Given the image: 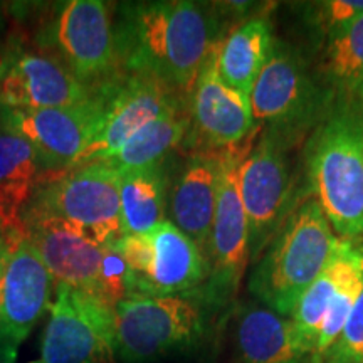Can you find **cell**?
<instances>
[{"instance_id": "1", "label": "cell", "mask_w": 363, "mask_h": 363, "mask_svg": "<svg viewBox=\"0 0 363 363\" xmlns=\"http://www.w3.org/2000/svg\"><path fill=\"white\" fill-rule=\"evenodd\" d=\"M115 35L123 72L143 74L190 98L222 35L214 4L192 0L126 2L115 7Z\"/></svg>"}, {"instance_id": "2", "label": "cell", "mask_w": 363, "mask_h": 363, "mask_svg": "<svg viewBox=\"0 0 363 363\" xmlns=\"http://www.w3.org/2000/svg\"><path fill=\"white\" fill-rule=\"evenodd\" d=\"M315 199L340 239L363 235V101L335 99L308 143Z\"/></svg>"}, {"instance_id": "3", "label": "cell", "mask_w": 363, "mask_h": 363, "mask_svg": "<svg viewBox=\"0 0 363 363\" xmlns=\"http://www.w3.org/2000/svg\"><path fill=\"white\" fill-rule=\"evenodd\" d=\"M338 240L320 202L310 199L276 229L254 266L249 291L278 315L291 316L299 299L330 262Z\"/></svg>"}, {"instance_id": "4", "label": "cell", "mask_w": 363, "mask_h": 363, "mask_svg": "<svg viewBox=\"0 0 363 363\" xmlns=\"http://www.w3.org/2000/svg\"><path fill=\"white\" fill-rule=\"evenodd\" d=\"M115 9L101 0H69L40 21L30 43L96 94L123 78L115 35Z\"/></svg>"}, {"instance_id": "5", "label": "cell", "mask_w": 363, "mask_h": 363, "mask_svg": "<svg viewBox=\"0 0 363 363\" xmlns=\"http://www.w3.org/2000/svg\"><path fill=\"white\" fill-rule=\"evenodd\" d=\"M24 217H49L79 227L96 242L123 238L120 175L103 162L44 172L24 208Z\"/></svg>"}, {"instance_id": "6", "label": "cell", "mask_w": 363, "mask_h": 363, "mask_svg": "<svg viewBox=\"0 0 363 363\" xmlns=\"http://www.w3.org/2000/svg\"><path fill=\"white\" fill-rule=\"evenodd\" d=\"M116 355L123 363H152L187 350L206 333V303L187 296H126L115 308Z\"/></svg>"}, {"instance_id": "7", "label": "cell", "mask_w": 363, "mask_h": 363, "mask_svg": "<svg viewBox=\"0 0 363 363\" xmlns=\"http://www.w3.org/2000/svg\"><path fill=\"white\" fill-rule=\"evenodd\" d=\"M118 247L128 264L126 296H187L208 278L206 254L172 220L147 234L123 235Z\"/></svg>"}, {"instance_id": "8", "label": "cell", "mask_w": 363, "mask_h": 363, "mask_svg": "<svg viewBox=\"0 0 363 363\" xmlns=\"http://www.w3.org/2000/svg\"><path fill=\"white\" fill-rule=\"evenodd\" d=\"M335 99L308 72L306 62L296 49L274 39L271 54L257 76L249 103L257 126L284 136L321 118Z\"/></svg>"}, {"instance_id": "9", "label": "cell", "mask_w": 363, "mask_h": 363, "mask_svg": "<svg viewBox=\"0 0 363 363\" xmlns=\"http://www.w3.org/2000/svg\"><path fill=\"white\" fill-rule=\"evenodd\" d=\"M40 345L43 363H115V308L89 293L56 283Z\"/></svg>"}, {"instance_id": "10", "label": "cell", "mask_w": 363, "mask_h": 363, "mask_svg": "<svg viewBox=\"0 0 363 363\" xmlns=\"http://www.w3.org/2000/svg\"><path fill=\"white\" fill-rule=\"evenodd\" d=\"M254 135L238 148L227 150L222 160L219 199L208 240V278L197 294L206 306H222L238 293L251 257L249 222L238 187L239 163L251 148Z\"/></svg>"}, {"instance_id": "11", "label": "cell", "mask_w": 363, "mask_h": 363, "mask_svg": "<svg viewBox=\"0 0 363 363\" xmlns=\"http://www.w3.org/2000/svg\"><path fill=\"white\" fill-rule=\"evenodd\" d=\"M106 94L72 106L12 110L0 108V130L9 131L38 152L44 172H62L78 160L103 128Z\"/></svg>"}, {"instance_id": "12", "label": "cell", "mask_w": 363, "mask_h": 363, "mask_svg": "<svg viewBox=\"0 0 363 363\" xmlns=\"http://www.w3.org/2000/svg\"><path fill=\"white\" fill-rule=\"evenodd\" d=\"M96 93L26 34L9 35L0 49V108L40 110L89 101Z\"/></svg>"}, {"instance_id": "13", "label": "cell", "mask_w": 363, "mask_h": 363, "mask_svg": "<svg viewBox=\"0 0 363 363\" xmlns=\"http://www.w3.org/2000/svg\"><path fill=\"white\" fill-rule=\"evenodd\" d=\"M284 136L266 131L239 163L238 187L249 222L251 257L259 256L279 220L291 192V170L284 153Z\"/></svg>"}, {"instance_id": "14", "label": "cell", "mask_w": 363, "mask_h": 363, "mask_svg": "<svg viewBox=\"0 0 363 363\" xmlns=\"http://www.w3.org/2000/svg\"><path fill=\"white\" fill-rule=\"evenodd\" d=\"M216 49L202 67L189 98L190 125L185 140L190 142L192 152L238 148L256 135L249 96L230 88L220 78Z\"/></svg>"}, {"instance_id": "15", "label": "cell", "mask_w": 363, "mask_h": 363, "mask_svg": "<svg viewBox=\"0 0 363 363\" xmlns=\"http://www.w3.org/2000/svg\"><path fill=\"white\" fill-rule=\"evenodd\" d=\"M103 94H106L103 128L71 167L106 160L150 121L189 103V98L169 89L160 81L133 72H125L123 78Z\"/></svg>"}, {"instance_id": "16", "label": "cell", "mask_w": 363, "mask_h": 363, "mask_svg": "<svg viewBox=\"0 0 363 363\" xmlns=\"http://www.w3.org/2000/svg\"><path fill=\"white\" fill-rule=\"evenodd\" d=\"M54 278L26 235L11 244L0 274V340L21 345L51 308Z\"/></svg>"}, {"instance_id": "17", "label": "cell", "mask_w": 363, "mask_h": 363, "mask_svg": "<svg viewBox=\"0 0 363 363\" xmlns=\"http://www.w3.org/2000/svg\"><path fill=\"white\" fill-rule=\"evenodd\" d=\"M22 225L26 239L56 283L94 296L103 257L101 244L79 227L49 217H24Z\"/></svg>"}, {"instance_id": "18", "label": "cell", "mask_w": 363, "mask_h": 363, "mask_svg": "<svg viewBox=\"0 0 363 363\" xmlns=\"http://www.w3.org/2000/svg\"><path fill=\"white\" fill-rule=\"evenodd\" d=\"M227 150H195L177 177L169 197L172 222L206 254L219 199L222 160Z\"/></svg>"}, {"instance_id": "19", "label": "cell", "mask_w": 363, "mask_h": 363, "mask_svg": "<svg viewBox=\"0 0 363 363\" xmlns=\"http://www.w3.org/2000/svg\"><path fill=\"white\" fill-rule=\"evenodd\" d=\"M235 345L242 363H320L315 347L289 316L266 306L239 315Z\"/></svg>"}, {"instance_id": "20", "label": "cell", "mask_w": 363, "mask_h": 363, "mask_svg": "<svg viewBox=\"0 0 363 363\" xmlns=\"http://www.w3.org/2000/svg\"><path fill=\"white\" fill-rule=\"evenodd\" d=\"M40 175L43 165L33 145L0 130V233L9 242L26 235L22 214Z\"/></svg>"}, {"instance_id": "21", "label": "cell", "mask_w": 363, "mask_h": 363, "mask_svg": "<svg viewBox=\"0 0 363 363\" xmlns=\"http://www.w3.org/2000/svg\"><path fill=\"white\" fill-rule=\"evenodd\" d=\"M272 26L266 17L240 22L220 39L216 49L217 71L230 88L249 96L274 44Z\"/></svg>"}, {"instance_id": "22", "label": "cell", "mask_w": 363, "mask_h": 363, "mask_svg": "<svg viewBox=\"0 0 363 363\" xmlns=\"http://www.w3.org/2000/svg\"><path fill=\"white\" fill-rule=\"evenodd\" d=\"M189 125V103H185L145 125L103 163L118 175L160 167L167 157L185 142Z\"/></svg>"}, {"instance_id": "23", "label": "cell", "mask_w": 363, "mask_h": 363, "mask_svg": "<svg viewBox=\"0 0 363 363\" xmlns=\"http://www.w3.org/2000/svg\"><path fill=\"white\" fill-rule=\"evenodd\" d=\"M363 269V244L355 240L340 239L333 256L308 291L303 294L291 313V320L310 340L316 352V338L321 321L340 289L347 281Z\"/></svg>"}, {"instance_id": "24", "label": "cell", "mask_w": 363, "mask_h": 363, "mask_svg": "<svg viewBox=\"0 0 363 363\" xmlns=\"http://www.w3.org/2000/svg\"><path fill=\"white\" fill-rule=\"evenodd\" d=\"M123 235L147 234L165 219L169 206L165 167H153L120 175Z\"/></svg>"}, {"instance_id": "25", "label": "cell", "mask_w": 363, "mask_h": 363, "mask_svg": "<svg viewBox=\"0 0 363 363\" xmlns=\"http://www.w3.org/2000/svg\"><path fill=\"white\" fill-rule=\"evenodd\" d=\"M318 79L333 99H353L363 84V13L325 45Z\"/></svg>"}, {"instance_id": "26", "label": "cell", "mask_w": 363, "mask_h": 363, "mask_svg": "<svg viewBox=\"0 0 363 363\" xmlns=\"http://www.w3.org/2000/svg\"><path fill=\"white\" fill-rule=\"evenodd\" d=\"M363 13V0H323L306 6V21L326 43Z\"/></svg>"}, {"instance_id": "27", "label": "cell", "mask_w": 363, "mask_h": 363, "mask_svg": "<svg viewBox=\"0 0 363 363\" xmlns=\"http://www.w3.org/2000/svg\"><path fill=\"white\" fill-rule=\"evenodd\" d=\"M126 276H128V264L118 247V240L103 244L101 267H99L94 298H98L104 305L116 308L118 303L126 298Z\"/></svg>"}, {"instance_id": "28", "label": "cell", "mask_w": 363, "mask_h": 363, "mask_svg": "<svg viewBox=\"0 0 363 363\" xmlns=\"http://www.w3.org/2000/svg\"><path fill=\"white\" fill-rule=\"evenodd\" d=\"M323 363H363V288L342 333L326 352Z\"/></svg>"}, {"instance_id": "29", "label": "cell", "mask_w": 363, "mask_h": 363, "mask_svg": "<svg viewBox=\"0 0 363 363\" xmlns=\"http://www.w3.org/2000/svg\"><path fill=\"white\" fill-rule=\"evenodd\" d=\"M19 345H13L0 340V363H16Z\"/></svg>"}, {"instance_id": "30", "label": "cell", "mask_w": 363, "mask_h": 363, "mask_svg": "<svg viewBox=\"0 0 363 363\" xmlns=\"http://www.w3.org/2000/svg\"><path fill=\"white\" fill-rule=\"evenodd\" d=\"M9 252H11V242H9L6 235L0 233V274H2L4 266H6Z\"/></svg>"}, {"instance_id": "31", "label": "cell", "mask_w": 363, "mask_h": 363, "mask_svg": "<svg viewBox=\"0 0 363 363\" xmlns=\"http://www.w3.org/2000/svg\"><path fill=\"white\" fill-rule=\"evenodd\" d=\"M4 29H6V7H4V4H0V35H2Z\"/></svg>"}, {"instance_id": "32", "label": "cell", "mask_w": 363, "mask_h": 363, "mask_svg": "<svg viewBox=\"0 0 363 363\" xmlns=\"http://www.w3.org/2000/svg\"><path fill=\"white\" fill-rule=\"evenodd\" d=\"M358 99H362L363 101V84H362V88H360V91H358V96H357Z\"/></svg>"}, {"instance_id": "33", "label": "cell", "mask_w": 363, "mask_h": 363, "mask_svg": "<svg viewBox=\"0 0 363 363\" xmlns=\"http://www.w3.org/2000/svg\"><path fill=\"white\" fill-rule=\"evenodd\" d=\"M29 363H43V362H29Z\"/></svg>"}]
</instances>
